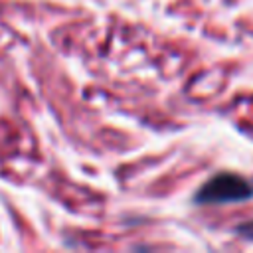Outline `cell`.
Masks as SVG:
<instances>
[{
    "label": "cell",
    "mask_w": 253,
    "mask_h": 253,
    "mask_svg": "<svg viewBox=\"0 0 253 253\" xmlns=\"http://www.w3.org/2000/svg\"><path fill=\"white\" fill-rule=\"evenodd\" d=\"M235 233L241 235L243 239H251V241H253V219H251V221H243V223H239V225L235 227Z\"/></svg>",
    "instance_id": "cell-2"
},
{
    "label": "cell",
    "mask_w": 253,
    "mask_h": 253,
    "mask_svg": "<svg viewBox=\"0 0 253 253\" xmlns=\"http://www.w3.org/2000/svg\"><path fill=\"white\" fill-rule=\"evenodd\" d=\"M253 198V184L235 172H219L204 182L194 194L198 206H219L235 204Z\"/></svg>",
    "instance_id": "cell-1"
}]
</instances>
